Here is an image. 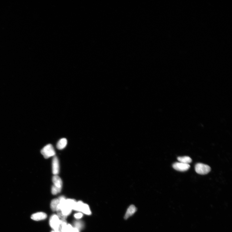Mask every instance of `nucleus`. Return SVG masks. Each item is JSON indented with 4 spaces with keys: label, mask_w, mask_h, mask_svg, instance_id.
Returning <instances> with one entry per match:
<instances>
[{
    "label": "nucleus",
    "mask_w": 232,
    "mask_h": 232,
    "mask_svg": "<svg viewBox=\"0 0 232 232\" xmlns=\"http://www.w3.org/2000/svg\"><path fill=\"white\" fill-rule=\"evenodd\" d=\"M41 152L44 157L46 159L54 157L55 154L53 147L51 144L46 145L42 150Z\"/></svg>",
    "instance_id": "1"
},
{
    "label": "nucleus",
    "mask_w": 232,
    "mask_h": 232,
    "mask_svg": "<svg viewBox=\"0 0 232 232\" xmlns=\"http://www.w3.org/2000/svg\"><path fill=\"white\" fill-rule=\"evenodd\" d=\"M195 171L199 175H204L208 174L211 170L210 166L202 163H198L195 166Z\"/></svg>",
    "instance_id": "2"
},
{
    "label": "nucleus",
    "mask_w": 232,
    "mask_h": 232,
    "mask_svg": "<svg viewBox=\"0 0 232 232\" xmlns=\"http://www.w3.org/2000/svg\"><path fill=\"white\" fill-rule=\"evenodd\" d=\"M173 168L178 171L184 172L187 171L190 167L189 164L177 162L173 164Z\"/></svg>",
    "instance_id": "3"
},
{
    "label": "nucleus",
    "mask_w": 232,
    "mask_h": 232,
    "mask_svg": "<svg viewBox=\"0 0 232 232\" xmlns=\"http://www.w3.org/2000/svg\"><path fill=\"white\" fill-rule=\"evenodd\" d=\"M60 219L57 215L53 214L49 220V224L54 230L56 229L60 224Z\"/></svg>",
    "instance_id": "4"
},
{
    "label": "nucleus",
    "mask_w": 232,
    "mask_h": 232,
    "mask_svg": "<svg viewBox=\"0 0 232 232\" xmlns=\"http://www.w3.org/2000/svg\"><path fill=\"white\" fill-rule=\"evenodd\" d=\"M59 162L57 157L54 156L52 160V172L54 175H57L59 172Z\"/></svg>",
    "instance_id": "5"
},
{
    "label": "nucleus",
    "mask_w": 232,
    "mask_h": 232,
    "mask_svg": "<svg viewBox=\"0 0 232 232\" xmlns=\"http://www.w3.org/2000/svg\"><path fill=\"white\" fill-rule=\"evenodd\" d=\"M47 217V214L43 212H38L32 214L31 218L35 221H39L45 219Z\"/></svg>",
    "instance_id": "6"
},
{
    "label": "nucleus",
    "mask_w": 232,
    "mask_h": 232,
    "mask_svg": "<svg viewBox=\"0 0 232 232\" xmlns=\"http://www.w3.org/2000/svg\"><path fill=\"white\" fill-rule=\"evenodd\" d=\"M136 208L133 205H131L128 208L124 217V218L127 220L129 217L133 215L136 212Z\"/></svg>",
    "instance_id": "7"
},
{
    "label": "nucleus",
    "mask_w": 232,
    "mask_h": 232,
    "mask_svg": "<svg viewBox=\"0 0 232 232\" xmlns=\"http://www.w3.org/2000/svg\"><path fill=\"white\" fill-rule=\"evenodd\" d=\"M52 181L54 186L59 188L62 189V181L61 178L57 175H54L52 178Z\"/></svg>",
    "instance_id": "8"
},
{
    "label": "nucleus",
    "mask_w": 232,
    "mask_h": 232,
    "mask_svg": "<svg viewBox=\"0 0 232 232\" xmlns=\"http://www.w3.org/2000/svg\"><path fill=\"white\" fill-rule=\"evenodd\" d=\"M80 211L87 215H90L91 214V212L89 205L84 203L82 205Z\"/></svg>",
    "instance_id": "9"
},
{
    "label": "nucleus",
    "mask_w": 232,
    "mask_h": 232,
    "mask_svg": "<svg viewBox=\"0 0 232 232\" xmlns=\"http://www.w3.org/2000/svg\"><path fill=\"white\" fill-rule=\"evenodd\" d=\"M67 144V140L65 138L61 139L57 143V147L59 150H62L66 147Z\"/></svg>",
    "instance_id": "10"
},
{
    "label": "nucleus",
    "mask_w": 232,
    "mask_h": 232,
    "mask_svg": "<svg viewBox=\"0 0 232 232\" xmlns=\"http://www.w3.org/2000/svg\"><path fill=\"white\" fill-rule=\"evenodd\" d=\"M60 204L58 199H53L51 201V210L54 211H57L58 209L59 204Z\"/></svg>",
    "instance_id": "11"
},
{
    "label": "nucleus",
    "mask_w": 232,
    "mask_h": 232,
    "mask_svg": "<svg viewBox=\"0 0 232 232\" xmlns=\"http://www.w3.org/2000/svg\"><path fill=\"white\" fill-rule=\"evenodd\" d=\"M177 159L180 162L185 164H189L192 161V159L188 156L179 157Z\"/></svg>",
    "instance_id": "12"
},
{
    "label": "nucleus",
    "mask_w": 232,
    "mask_h": 232,
    "mask_svg": "<svg viewBox=\"0 0 232 232\" xmlns=\"http://www.w3.org/2000/svg\"><path fill=\"white\" fill-rule=\"evenodd\" d=\"M61 189L55 187L53 185L52 187L51 192L53 195H56L57 193L61 192Z\"/></svg>",
    "instance_id": "13"
},
{
    "label": "nucleus",
    "mask_w": 232,
    "mask_h": 232,
    "mask_svg": "<svg viewBox=\"0 0 232 232\" xmlns=\"http://www.w3.org/2000/svg\"><path fill=\"white\" fill-rule=\"evenodd\" d=\"M73 228L70 224H67L64 228L63 232H72Z\"/></svg>",
    "instance_id": "14"
},
{
    "label": "nucleus",
    "mask_w": 232,
    "mask_h": 232,
    "mask_svg": "<svg viewBox=\"0 0 232 232\" xmlns=\"http://www.w3.org/2000/svg\"><path fill=\"white\" fill-rule=\"evenodd\" d=\"M83 216V214L82 213H78L74 214V217L76 219H80Z\"/></svg>",
    "instance_id": "15"
},
{
    "label": "nucleus",
    "mask_w": 232,
    "mask_h": 232,
    "mask_svg": "<svg viewBox=\"0 0 232 232\" xmlns=\"http://www.w3.org/2000/svg\"><path fill=\"white\" fill-rule=\"evenodd\" d=\"M75 228L80 229L82 227V224L80 222H76L75 224Z\"/></svg>",
    "instance_id": "16"
},
{
    "label": "nucleus",
    "mask_w": 232,
    "mask_h": 232,
    "mask_svg": "<svg viewBox=\"0 0 232 232\" xmlns=\"http://www.w3.org/2000/svg\"><path fill=\"white\" fill-rule=\"evenodd\" d=\"M72 232H79V231L78 229L75 228H73Z\"/></svg>",
    "instance_id": "17"
},
{
    "label": "nucleus",
    "mask_w": 232,
    "mask_h": 232,
    "mask_svg": "<svg viewBox=\"0 0 232 232\" xmlns=\"http://www.w3.org/2000/svg\"><path fill=\"white\" fill-rule=\"evenodd\" d=\"M51 232H56L55 231H51Z\"/></svg>",
    "instance_id": "18"
}]
</instances>
